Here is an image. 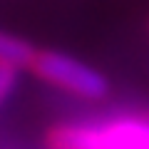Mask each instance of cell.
I'll use <instances>...</instances> for the list:
<instances>
[{"instance_id": "cell-1", "label": "cell", "mask_w": 149, "mask_h": 149, "mask_svg": "<svg viewBox=\"0 0 149 149\" xmlns=\"http://www.w3.org/2000/svg\"><path fill=\"white\" fill-rule=\"evenodd\" d=\"M50 149H149V117L65 122L47 132Z\"/></svg>"}, {"instance_id": "cell-2", "label": "cell", "mask_w": 149, "mask_h": 149, "mask_svg": "<svg viewBox=\"0 0 149 149\" xmlns=\"http://www.w3.org/2000/svg\"><path fill=\"white\" fill-rule=\"evenodd\" d=\"M35 77L65 92H72L85 100H100L107 95V80L95 67L55 50H37L30 67Z\"/></svg>"}, {"instance_id": "cell-3", "label": "cell", "mask_w": 149, "mask_h": 149, "mask_svg": "<svg viewBox=\"0 0 149 149\" xmlns=\"http://www.w3.org/2000/svg\"><path fill=\"white\" fill-rule=\"evenodd\" d=\"M37 50L32 47L27 40L17 35H10V32L0 30V65L3 67H10V70H27L35 57Z\"/></svg>"}, {"instance_id": "cell-4", "label": "cell", "mask_w": 149, "mask_h": 149, "mask_svg": "<svg viewBox=\"0 0 149 149\" xmlns=\"http://www.w3.org/2000/svg\"><path fill=\"white\" fill-rule=\"evenodd\" d=\"M15 80H17V72L10 67H3L0 65V104L10 97L13 87H15Z\"/></svg>"}]
</instances>
